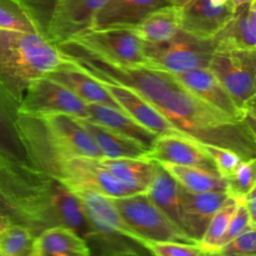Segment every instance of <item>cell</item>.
<instances>
[{
  "instance_id": "obj_20",
  "label": "cell",
  "mask_w": 256,
  "mask_h": 256,
  "mask_svg": "<svg viewBox=\"0 0 256 256\" xmlns=\"http://www.w3.org/2000/svg\"><path fill=\"white\" fill-rule=\"evenodd\" d=\"M169 0H108L94 15L90 28H129Z\"/></svg>"
},
{
  "instance_id": "obj_42",
  "label": "cell",
  "mask_w": 256,
  "mask_h": 256,
  "mask_svg": "<svg viewBox=\"0 0 256 256\" xmlns=\"http://www.w3.org/2000/svg\"><path fill=\"white\" fill-rule=\"evenodd\" d=\"M0 256H2V254H1V252H0Z\"/></svg>"
},
{
  "instance_id": "obj_25",
  "label": "cell",
  "mask_w": 256,
  "mask_h": 256,
  "mask_svg": "<svg viewBox=\"0 0 256 256\" xmlns=\"http://www.w3.org/2000/svg\"><path fill=\"white\" fill-rule=\"evenodd\" d=\"M145 43H160L171 39L180 30L179 8L167 4L148 13L137 24L126 28Z\"/></svg>"
},
{
  "instance_id": "obj_35",
  "label": "cell",
  "mask_w": 256,
  "mask_h": 256,
  "mask_svg": "<svg viewBox=\"0 0 256 256\" xmlns=\"http://www.w3.org/2000/svg\"><path fill=\"white\" fill-rule=\"evenodd\" d=\"M216 255L223 256H255L256 226L251 225L240 234L224 244Z\"/></svg>"
},
{
  "instance_id": "obj_13",
  "label": "cell",
  "mask_w": 256,
  "mask_h": 256,
  "mask_svg": "<svg viewBox=\"0 0 256 256\" xmlns=\"http://www.w3.org/2000/svg\"><path fill=\"white\" fill-rule=\"evenodd\" d=\"M94 78L107 90L122 111L139 124L155 133L157 136L163 134L186 136L184 133L179 131L154 105L148 102L135 90L100 78Z\"/></svg>"
},
{
  "instance_id": "obj_5",
  "label": "cell",
  "mask_w": 256,
  "mask_h": 256,
  "mask_svg": "<svg viewBox=\"0 0 256 256\" xmlns=\"http://www.w3.org/2000/svg\"><path fill=\"white\" fill-rule=\"evenodd\" d=\"M88 74L138 92L156 105L168 92L180 86L172 73L150 67H132L115 64L84 54H63Z\"/></svg>"
},
{
  "instance_id": "obj_17",
  "label": "cell",
  "mask_w": 256,
  "mask_h": 256,
  "mask_svg": "<svg viewBox=\"0 0 256 256\" xmlns=\"http://www.w3.org/2000/svg\"><path fill=\"white\" fill-rule=\"evenodd\" d=\"M179 196L184 232L191 240L198 243L213 214L229 197L228 192L226 190L191 192L179 185Z\"/></svg>"
},
{
  "instance_id": "obj_2",
  "label": "cell",
  "mask_w": 256,
  "mask_h": 256,
  "mask_svg": "<svg viewBox=\"0 0 256 256\" xmlns=\"http://www.w3.org/2000/svg\"><path fill=\"white\" fill-rule=\"evenodd\" d=\"M155 107L186 136L234 150L242 159L254 157L255 128L212 107L181 85Z\"/></svg>"
},
{
  "instance_id": "obj_40",
  "label": "cell",
  "mask_w": 256,
  "mask_h": 256,
  "mask_svg": "<svg viewBox=\"0 0 256 256\" xmlns=\"http://www.w3.org/2000/svg\"><path fill=\"white\" fill-rule=\"evenodd\" d=\"M189 1H190V0H169L170 4H172V5H174V6L178 7V8L182 7L184 4H186V3L189 2Z\"/></svg>"
},
{
  "instance_id": "obj_23",
  "label": "cell",
  "mask_w": 256,
  "mask_h": 256,
  "mask_svg": "<svg viewBox=\"0 0 256 256\" xmlns=\"http://www.w3.org/2000/svg\"><path fill=\"white\" fill-rule=\"evenodd\" d=\"M87 113L89 120L137 141L148 150L157 137L120 109L108 105L87 104Z\"/></svg>"
},
{
  "instance_id": "obj_28",
  "label": "cell",
  "mask_w": 256,
  "mask_h": 256,
  "mask_svg": "<svg viewBox=\"0 0 256 256\" xmlns=\"http://www.w3.org/2000/svg\"><path fill=\"white\" fill-rule=\"evenodd\" d=\"M184 189L191 192L226 190V179L218 171L199 167L157 162Z\"/></svg>"
},
{
  "instance_id": "obj_27",
  "label": "cell",
  "mask_w": 256,
  "mask_h": 256,
  "mask_svg": "<svg viewBox=\"0 0 256 256\" xmlns=\"http://www.w3.org/2000/svg\"><path fill=\"white\" fill-rule=\"evenodd\" d=\"M145 193L156 207L159 208L173 224L184 232L179 185L157 162L154 176Z\"/></svg>"
},
{
  "instance_id": "obj_19",
  "label": "cell",
  "mask_w": 256,
  "mask_h": 256,
  "mask_svg": "<svg viewBox=\"0 0 256 256\" xmlns=\"http://www.w3.org/2000/svg\"><path fill=\"white\" fill-rule=\"evenodd\" d=\"M46 76L64 85L86 104L108 105L120 109L107 90L93 76L66 57L57 68Z\"/></svg>"
},
{
  "instance_id": "obj_8",
  "label": "cell",
  "mask_w": 256,
  "mask_h": 256,
  "mask_svg": "<svg viewBox=\"0 0 256 256\" xmlns=\"http://www.w3.org/2000/svg\"><path fill=\"white\" fill-rule=\"evenodd\" d=\"M215 48L214 39H201L182 30L164 42H143L148 66L173 74L208 67Z\"/></svg>"
},
{
  "instance_id": "obj_37",
  "label": "cell",
  "mask_w": 256,
  "mask_h": 256,
  "mask_svg": "<svg viewBox=\"0 0 256 256\" xmlns=\"http://www.w3.org/2000/svg\"><path fill=\"white\" fill-rule=\"evenodd\" d=\"M251 225L256 226V224H254L251 221L248 211H247L246 207L244 206V204L242 202L238 201L236 209L228 223L226 231H225L224 235L222 236L221 240L219 241L218 251L224 244H226L228 241H230L232 238H234L235 236L240 234L243 230H245L247 227H249ZM218 251H217V253H218Z\"/></svg>"
},
{
  "instance_id": "obj_9",
  "label": "cell",
  "mask_w": 256,
  "mask_h": 256,
  "mask_svg": "<svg viewBox=\"0 0 256 256\" xmlns=\"http://www.w3.org/2000/svg\"><path fill=\"white\" fill-rule=\"evenodd\" d=\"M111 201L125 221L145 241L169 240L195 243L156 207L145 192L111 198Z\"/></svg>"
},
{
  "instance_id": "obj_31",
  "label": "cell",
  "mask_w": 256,
  "mask_h": 256,
  "mask_svg": "<svg viewBox=\"0 0 256 256\" xmlns=\"http://www.w3.org/2000/svg\"><path fill=\"white\" fill-rule=\"evenodd\" d=\"M255 157L241 159L234 170L226 179V191L228 195L237 201L242 199L253 187L256 186Z\"/></svg>"
},
{
  "instance_id": "obj_36",
  "label": "cell",
  "mask_w": 256,
  "mask_h": 256,
  "mask_svg": "<svg viewBox=\"0 0 256 256\" xmlns=\"http://www.w3.org/2000/svg\"><path fill=\"white\" fill-rule=\"evenodd\" d=\"M200 145L210 156L216 166L217 171L223 177H226L228 174H230L238 162L242 159L237 152L229 148L209 143H200Z\"/></svg>"
},
{
  "instance_id": "obj_12",
  "label": "cell",
  "mask_w": 256,
  "mask_h": 256,
  "mask_svg": "<svg viewBox=\"0 0 256 256\" xmlns=\"http://www.w3.org/2000/svg\"><path fill=\"white\" fill-rule=\"evenodd\" d=\"M235 9L231 1L190 0L179 8L180 30L201 39H214L231 20Z\"/></svg>"
},
{
  "instance_id": "obj_24",
  "label": "cell",
  "mask_w": 256,
  "mask_h": 256,
  "mask_svg": "<svg viewBox=\"0 0 256 256\" xmlns=\"http://www.w3.org/2000/svg\"><path fill=\"white\" fill-rule=\"evenodd\" d=\"M98 161L113 177L136 193L146 192L156 167L155 161L145 157H100Z\"/></svg>"
},
{
  "instance_id": "obj_34",
  "label": "cell",
  "mask_w": 256,
  "mask_h": 256,
  "mask_svg": "<svg viewBox=\"0 0 256 256\" xmlns=\"http://www.w3.org/2000/svg\"><path fill=\"white\" fill-rule=\"evenodd\" d=\"M144 248L156 256H204L206 253L196 243L181 241H145Z\"/></svg>"
},
{
  "instance_id": "obj_30",
  "label": "cell",
  "mask_w": 256,
  "mask_h": 256,
  "mask_svg": "<svg viewBox=\"0 0 256 256\" xmlns=\"http://www.w3.org/2000/svg\"><path fill=\"white\" fill-rule=\"evenodd\" d=\"M35 233L29 227L9 224L0 231L2 256H32Z\"/></svg>"
},
{
  "instance_id": "obj_22",
  "label": "cell",
  "mask_w": 256,
  "mask_h": 256,
  "mask_svg": "<svg viewBox=\"0 0 256 256\" xmlns=\"http://www.w3.org/2000/svg\"><path fill=\"white\" fill-rule=\"evenodd\" d=\"M214 40L216 48L256 50V0L236 7L231 20Z\"/></svg>"
},
{
  "instance_id": "obj_18",
  "label": "cell",
  "mask_w": 256,
  "mask_h": 256,
  "mask_svg": "<svg viewBox=\"0 0 256 256\" xmlns=\"http://www.w3.org/2000/svg\"><path fill=\"white\" fill-rule=\"evenodd\" d=\"M19 106L20 102L0 82V154L13 164L35 168L16 122Z\"/></svg>"
},
{
  "instance_id": "obj_6",
  "label": "cell",
  "mask_w": 256,
  "mask_h": 256,
  "mask_svg": "<svg viewBox=\"0 0 256 256\" xmlns=\"http://www.w3.org/2000/svg\"><path fill=\"white\" fill-rule=\"evenodd\" d=\"M208 68L245 116L255 110L256 50L215 48Z\"/></svg>"
},
{
  "instance_id": "obj_7",
  "label": "cell",
  "mask_w": 256,
  "mask_h": 256,
  "mask_svg": "<svg viewBox=\"0 0 256 256\" xmlns=\"http://www.w3.org/2000/svg\"><path fill=\"white\" fill-rule=\"evenodd\" d=\"M43 172L58 179L70 191L87 190L110 198L135 194L113 177L98 161L87 156H67L58 158L43 169Z\"/></svg>"
},
{
  "instance_id": "obj_26",
  "label": "cell",
  "mask_w": 256,
  "mask_h": 256,
  "mask_svg": "<svg viewBox=\"0 0 256 256\" xmlns=\"http://www.w3.org/2000/svg\"><path fill=\"white\" fill-rule=\"evenodd\" d=\"M77 119L90 134L103 157H145L148 149L137 141L93 122L88 118Z\"/></svg>"
},
{
  "instance_id": "obj_38",
  "label": "cell",
  "mask_w": 256,
  "mask_h": 256,
  "mask_svg": "<svg viewBox=\"0 0 256 256\" xmlns=\"http://www.w3.org/2000/svg\"><path fill=\"white\" fill-rule=\"evenodd\" d=\"M244 204L251 221L256 224V186L253 187L242 199L238 200Z\"/></svg>"
},
{
  "instance_id": "obj_41",
  "label": "cell",
  "mask_w": 256,
  "mask_h": 256,
  "mask_svg": "<svg viewBox=\"0 0 256 256\" xmlns=\"http://www.w3.org/2000/svg\"><path fill=\"white\" fill-rule=\"evenodd\" d=\"M253 0H231V2L233 3V5H234V7L236 8V7H238V6H240V5H243V4H246V3H250V2H252Z\"/></svg>"
},
{
  "instance_id": "obj_21",
  "label": "cell",
  "mask_w": 256,
  "mask_h": 256,
  "mask_svg": "<svg viewBox=\"0 0 256 256\" xmlns=\"http://www.w3.org/2000/svg\"><path fill=\"white\" fill-rule=\"evenodd\" d=\"M90 246L86 239L66 226H51L34 238L32 256H87Z\"/></svg>"
},
{
  "instance_id": "obj_4",
  "label": "cell",
  "mask_w": 256,
  "mask_h": 256,
  "mask_svg": "<svg viewBox=\"0 0 256 256\" xmlns=\"http://www.w3.org/2000/svg\"><path fill=\"white\" fill-rule=\"evenodd\" d=\"M62 54H84L132 67H149L143 42L126 28H89L56 45Z\"/></svg>"
},
{
  "instance_id": "obj_29",
  "label": "cell",
  "mask_w": 256,
  "mask_h": 256,
  "mask_svg": "<svg viewBox=\"0 0 256 256\" xmlns=\"http://www.w3.org/2000/svg\"><path fill=\"white\" fill-rule=\"evenodd\" d=\"M237 203L238 201L235 198L229 196L211 217L203 235L197 243L206 255H216L219 241L226 231Z\"/></svg>"
},
{
  "instance_id": "obj_15",
  "label": "cell",
  "mask_w": 256,
  "mask_h": 256,
  "mask_svg": "<svg viewBox=\"0 0 256 256\" xmlns=\"http://www.w3.org/2000/svg\"><path fill=\"white\" fill-rule=\"evenodd\" d=\"M173 75L182 87L199 99L236 120L249 123L246 120L247 116L238 108L232 97L208 67L196 68Z\"/></svg>"
},
{
  "instance_id": "obj_32",
  "label": "cell",
  "mask_w": 256,
  "mask_h": 256,
  "mask_svg": "<svg viewBox=\"0 0 256 256\" xmlns=\"http://www.w3.org/2000/svg\"><path fill=\"white\" fill-rule=\"evenodd\" d=\"M26 13L37 31L46 37L59 0H13Z\"/></svg>"
},
{
  "instance_id": "obj_1",
  "label": "cell",
  "mask_w": 256,
  "mask_h": 256,
  "mask_svg": "<svg viewBox=\"0 0 256 256\" xmlns=\"http://www.w3.org/2000/svg\"><path fill=\"white\" fill-rule=\"evenodd\" d=\"M78 206L76 196L58 179L13 164L0 154V216L37 235L51 226H67Z\"/></svg>"
},
{
  "instance_id": "obj_39",
  "label": "cell",
  "mask_w": 256,
  "mask_h": 256,
  "mask_svg": "<svg viewBox=\"0 0 256 256\" xmlns=\"http://www.w3.org/2000/svg\"><path fill=\"white\" fill-rule=\"evenodd\" d=\"M12 222L7 218V217H3V216H0V231L5 228L7 225L11 224Z\"/></svg>"
},
{
  "instance_id": "obj_16",
  "label": "cell",
  "mask_w": 256,
  "mask_h": 256,
  "mask_svg": "<svg viewBox=\"0 0 256 256\" xmlns=\"http://www.w3.org/2000/svg\"><path fill=\"white\" fill-rule=\"evenodd\" d=\"M145 158L155 162H170L217 171L214 162L201 147L200 142L182 135H158L145 154Z\"/></svg>"
},
{
  "instance_id": "obj_33",
  "label": "cell",
  "mask_w": 256,
  "mask_h": 256,
  "mask_svg": "<svg viewBox=\"0 0 256 256\" xmlns=\"http://www.w3.org/2000/svg\"><path fill=\"white\" fill-rule=\"evenodd\" d=\"M0 29L39 33L26 13L13 0H0Z\"/></svg>"
},
{
  "instance_id": "obj_3",
  "label": "cell",
  "mask_w": 256,
  "mask_h": 256,
  "mask_svg": "<svg viewBox=\"0 0 256 256\" xmlns=\"http://www.w3.org/2000/svg\"><path fill=\"white\" fill-rule=\"evenodd\" d=\"M64 60L57 46L40 33L0 29V82L19 102L31 81Z\"/></svg>"
},
{
  "instance_id": "obj_14",
  "label": "cell",
  "mask_w": 256,
  "mask_h": 256,
  "mask_svg": "<svg viewBox=\"0 0 256 256\" xmlns=\"http://www.w3.org/2000/svg\"><path fill=\"white\" fill-rule=\"evenodd\" d=\"M108 0H59L52 16L46 38L58 45L89 29L97 11Z\"/></svg>"
},
{
  "instance_id": "obj_10",
  "label": "cell",
  "mask_w": 256,
  "mask_h": 256,
  "mask_svg": "<svg viewBox=\"0 0 256 256\" xmlns=\"http://www.w3.org/2000/svg\"><path fill=\"white\" fill-rule=\"evenodd\" d=\"M19 113L34 117L65 113L77 118H88L87 104L64 85L47 76L29 83L20 102Z\"/></svg>"
},
{
  "instance_id": "obj_11",
  "label": "cell",
  "mask_w": 256,
  "mask_h": 256,
  "mask_svg": "<svg viewBox=\"0 0 256 256\" xmlns=\"http://www.w3.org/2000/svg\"><path fill=\"white\" fill-rule=\"evenodd\" d=\"M78 198L89 222L96 231L97 240L112 241L113 238H126L144 248L143 239L121 216L113 205L111 198L97 192L72 190Z\"/></svg>"
}]
</instances>
